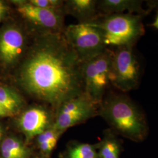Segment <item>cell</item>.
<instances>
[{
  "mask_svg": "<svg viewBox=\"0 0 158 158\" xmlns=\"http://www.w3.org/2000/svg\"><path fill=\"white\" fill-rule=\"evenodd\" d=\"M100 158H119L121 145L118 140L111 132L106 134L99 146Z\"/></svg>",
  "mask_w": 158,
  "mask_h": 158,
  "instance_id": "obj_15",
  "label": "cell"
},
{
  "mask_svg": "<svg viewBox=\"0 0 158 158\" xmlns=\"http://www.w3.org/2000/svg\"><path fill=\"white\" fill-rule=\"evenodd\" d=\"M64 35L82 62L97 56L107 49L102 31L93 23L70 25Z\"/></svg>",
  "mask_w": 158,
  "mask_h": 158,
  "instance_id": "obj_5",
  "label": "cell"
},
{
  "mask_svg": "<svg viewBox=\"0 0 158 158\" xmlns=\"http://www.w3.org/2000/svg\"><path fill=\"white\" fill-rule=\"evenodd\" d=\"M17 11L29 23L42 31L41 32H60L63 18L60 10L55 11L33 6L28 1H13Z\"/></svg>",
  "mask_w": 158,
  "mask_h": 158,
  "instance_id": "obj_8",
  "label": "cell"
},
{
  "mask_svg": "<svg viewBox=\"0 0 158 158\" xmlns=\"http://www.w3.org/2000/svg\"><path fill=\"white\" fill-rule=\"evenodd\" d=\"M3 134H4L3 130H2V127L0 126V141H1V139H2V136H3Z\"/></svg>",
  "mask_w": 158,
  "mask_h": 158,
  "instance_id": "obj_22",
  "label": "cell"
},
{
  "mask_svg": "<svg viewBox=\"0 0 158 158\" xmlns=\"http://www.w3.org/2000/svg\"><path fill=\"white\" fill-rule=\"evenodd\" d=\"M113 51L106 49L100 54L82 63L85 93L100 105L110 82Z\"/></svg>",
  "mask_w": 158,
  "mask_h": 158,
  "instance_id": "obj_4",
  "label": "cell"
},
{
  "mask_svg": "<svg viewBox=\"0 0 158 158\" xmlns=\"http://www.w3.org/2000/svg\"><path fill=\"white\" fill-rule=\"evenodd\" d=\"M65 11L77 18L80 23H94L98 19L97 1L94 0H70L65 4Z\"/></svg>",
  "mask_w": 158,
  "mask_h": 158,
  "instance_id": "obj_12",
  "label": "cell"
},
{
  "mask_svg": "<svg viewBox=\"0 0 158 158\" xmlns=\"http://www.w3.org/2000/svg\"><path fill=\"white\" fill-rule=\"evenodd\" d=\"M0 104L9 116L19 113L23 106V100L19 94L8 87L0 85Z\"/></svg>",
  "mask_w": 158,
  "mask_h": 158,
  "instance_id": "obj_14",
  "label": "cell"
},
{
  "mask_svg": "<svg viewBox=\"0 0 158 158\" xmlns=\"http://www.w3.org/2000/svg\"><path fill=\"white\" fill-rule=\"evenodd\" d=\"M9 115L6 112L5 108L2 107V106L0 104V118L8 117Z\"/></svg>",
  "mask_w": 158,
  "mask_h": 158,
  "instance_id": "obj_20",
  "label": "cell"
},
{
  "mask_svg": "<svg viewBox=\"0 0 158 158\" xmlns=\"http://www.w3.org/2000/svg\"><path fill=\"white\" fill-rule=\"evenodd\" d=\"M67 158H100V157L95 145L88 143H81L69 149Z\"/></svg>",
  "mask_w": 158,
  "mask_h": 158,
  "instance_id": "obj_17",
  "label": "cell"
},
{
  "mask_svg": "<svg viewBox=\"0 0 158 158\" xmlns=\"http://www.w3.org/2000/svg\"><path fill=\"white\" fill-rule=\"evenodd\" d=\"M28 1L33 6L55 11L60 10L63 5V1L60 0H29Z\"/></svg>",
  "mask_w": 158,
  "mask_h": 158,
  "instance_id": "obj_18",
  "label": "cell"
},
{
  "mask_svg": "<svg viewBox=\"0 0 158 158\" xmlns=\"http://www.w3.org/2000/svg\"><path fill=\"white\" fill-rule=\"evenodd\" d=\"M63 132L52 126L37 136V142L40 150L44 154H49L56 145L59 135Z\"/></svg>",
  "mask_w": 158,
  "mask_h": 158,
  "instance_id": "obj_16",
  "label": "cell"
},
{
  "mask_svg": "<svg viewBox=\"0 0 158 158\" xmlns=\"http://www.w3.org/2000/svg\"><path fill=\"white\" fill-rule=\"evenodd\" d=\"M82 63L64 34L40 32L25 53L17 81L29 95L60 107L85 93Z\"/></svg>",
  "mask_w": 158,
  "mask_h": 158,
  "instance_id": "obj_1",
  "label": "cell"
},
{
  "mask_svg": "<svg viewBox=\"0 0 158 158\" xmlns=\"http://www.w3.org/2000/svg\"><path fill=\"white\" fill-rule=\"evenodd\" d=\"M143 17L130 13L114 14L91 23L102 31L106 47L134 48L145 34Z\"/></svg>",
  "mask_w": 158,
  "mask_h": 158,
  "instance_id": "obj_3",
  "label": "cell"
},
{
  "mask_svg": "<svg viewBox=\"0 0 158 158\" xmlns=\"http://www.w3.org/2000/svg\"><path fill=\"white\" fill-rule=\"evenodd\" d=\"M29 152L28 148L16 137H8L1 145L2 158H28Z\"/></svg>",
  "mask_w": 158,
  "mask_h": 158,
  "instance_id": "obj_13",
  "label": "cell"
},
{
  "mask_svg": "<svg viewBox=\"0 0 158 158\" xmlns=\"http://www.w3.org/2000/svg\"><path fill=\"white\" fill-rule=\"evenodd\" d=\"M152 26L153 27H154V28L158 29V12L156 17L155 18V20L154 23H153L152 24Z\"/></svg>",
  "mask_w": 158,
  "mask_h": 158,
  "instance_id": "obj_21",
  "label": "cell"
},
{
  "mask_svg": "<svg viewBox=\"0 0 158 158\" xmlns=\"http://www.w3.org/2000/svg\"><path fill=\"white\" fill-rule=\"evenodd\" d=\"M26 47L23 31L15 25H8L0 31V59L7 65L17 62Z\"/></svg>",
  "mask_w": 158,
  "mask_h": 158,
  "instance_id": "obj_9",
  "label": "cell"
},
{
  "mask_svg": "<svg viewBox=\"0 0 158 158\" xmlns=\"http://www.w3.org/2000/svg\"><path fill=\"white\" fill-rule=\"evenodd\" d=\"M8 11V6L6 5V3L4 1H0V23L6 17Z\"/></svg>",
  "mask_w": 158,
  "mask_h": 158,
  "instance_id": "obj_19",
  "label": "cell"
},
{
  "mask_svg": "<svg viewBox=\"0 0 158 158\" xmlns=\"http://www.w3.org/2000/svg\"><path fill=\"white\" fill-rule=\"evenodd\" d=\"M142 4L143 1L139 0H102L97 2V8L104 16L127 11L144 17L149 11L144 10Z\"/></svg>",
  "mask_w": 158,
  "mask_h": 158,
  "instance_id": "obj_11",
  "label": "cell"
},
{
  "mask_svg": "<svg viewBox=\"0 0 158 158\" xmlns=\"http://www.w3.org/2000/svg\"><path fill=\"white\" fill-rule=\"evenodd\" d=\"M98 103L85 93L63 102L60 106L53 127L63 132L87 120L97 113Z\"/></svg>",
  "mask_w": 158,
  "mask_h": 158,
  "instance_id": "obj_7",
  "label": "cell"
},
{
  "mask_svg": "<svg viewBox=\"0 0 158 158\" xmlns=\"http://www.w3.org/2000/svg\"><path fill=\"white\" fill-rule=\"evenodd\" d=\"M100 105L101 114L120 135L136 142L145 139L148 129L145 117L129 97L113 94Z\"/></svg>",
  "mask_w": 158,
  "mask_h": 158,
  "instance_id": "obj_2",
  "label": "cell"
},
{
  "mask_svg": "<svg viewBox=\"0 0 158 158\" xmlns=\"http://www.w3.org/2000/svg\"><path fill=\"white\" fill-rule=\"evenodd\" d=\"M49 115L40 107H32L24 111L18 119V125L27 140L38 136L48 128Z\"/></svg>",
  "mask_w": 158,
  "mask_h": 158,
  "instance_id": "obj_10",
  "label": "cell"
},
{
  "mask_svg": "<svg viewBox=\"0 0 158 158\" xmlns=\"http://www.w3.org/2000/svg\"><path fill=\"white\" fill-rule=\"evenodd\" d=\"M140 64L131 47H121L113 52L110 82L119 90L128 92L139 84Z\"/></svg>",
  "mask_w": 158,
  "mask_h": 158,
  "instance_id": "obj_6",
  "label": "cell"
}]
</instances>
